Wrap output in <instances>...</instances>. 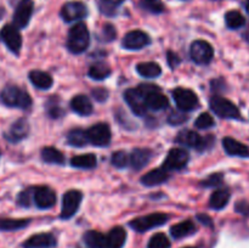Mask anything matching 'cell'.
<instances>
[{
	"label": "cell",
	"mask_w": 249,
	"mask_h": 248,
	"mask_svg": "<svg viewBox=\"0 0 249 248\" xmlns=\"http://www.w3.org/2000/svg\"><path fill=\"white\" fill-rule=\"evenodd\" d=\"M0 100L9 107L27 109L31 107L32 99L28 92L16 85H6L0 92Z\"/></svg>",
	"instance_id": "6da1fadb"
},
{
	"label": "cell",
	"mask_w": 249,
	"mask_h": 248,
	"mask_svg": "<svg viewBox=\"0 0 249 248\" xmlns=\"http://www.w3.org/2000/svg\"><path fill=\"white\" fill-rule=\"evenodd\" d=\"M90 43L89 31L84 23H77L68 32L67 48L72 53H82L88 49Z\"/></svg>",
	"instance_id": "7a4b0ae2"
},
{
	"label": "cell",
	"mask_w": 249,
	"mask_h": 248,
	"mask_svg": "<svg viewBox=\"0 0 249 248\" xmlns=\"http://www.w3.org/2000/svg\"><path fill=\"white\" fill-rule=\"evenodd\" d=\"M211 108L216 116L221 117V118L228 119H240L241 113L240 109L236 107L235 104L230 101V100L225 99L221 96H214L209 102Z\"/></svg>",
	"instance_id": "3957f363"
},
{
	"label": "cell",
	"mask_w": 249,
	"mask_h": 248,
	"mask_svg": "<svg viewBox=\"0 0 249 248\" xmlns=\"http://www.w3.org/2000/svg\"><path fill=\"white\" fill-rule=\"evenodd\" d=\"M169 219V216L164 213H153L148 214V215L140 216V218H136L134 220L130 221V228L134 229L138 232H143V231L151 230L153 228H157V226L163 225L165 224Z\"/></svg>",
	"instance_id": "277c9868"
},
{
	"label": "cell",
	"mask_w": 249,
	"mask_h": 248,
	"mask_svg": "<svg viewBox=\"0 0 249 248\" xmlns=\"http://www.w3.org/2000/svg\"><path fill=\"white\" fill-rule=\"evenodd\" d=\"M0 40L11 53L18 55L22 48V36L15 24H6L0 31Z\"/></svg>",
	"instance_id": "5b68a950"
},
{
	"label": "cell",
	"mask_w": 249,
	"mask_h": 248,
	"mask_svg": "<svg viewBox=\"0 0 249 248\" xmlns=\"http://www.w3.org/2000/svg\"><path fill=\"white\" fill-rule=\"evenodd\" d=\"M213 141L214 139L211 138V136H208V138H202V136H199L194 130H182L177 136V142L185 146H189V147H195L199 151L206 150L208 146H211L213 143Z\"/></svg>",
	"instance_id": "8992f818"
},
{
	"label": "cell",
	"mask_w": 249,
	"mask_h": 248,
	"mask_svg": "<svg viewBox=\"0 0 249 248\" xmlns=\"http://www.w3.org/2000/svg\"><path fill=\"white\" fill-rule=\"evenodd\" d=\"M173 97H174L180 111L191 112L199 106L198 97L192 90L178 88L173 91Z\"/></svg>",
	"instance_id": "52a82bcc"
},
{
	"label": "cell",
	"mask_w": 249,
	"mask_h": 248,
	"mask_svg": "<svg viewBox=\"0 0 249 248\" xmlns=\"http://www.w3.org/2000/svg\"><path fill=\"white\" fill-rule=\"evenodd\" d=\"M88 140L90 143L104 147L111 142V128L107 123H97L87 130Z\"/></svg>",
	"instance_id": "ba28073f"
},
{
	"label": "cell",
	"mask_w": 249,
	"mask_h": 248,
	"mask_svg": "<svg viewBox=\"0 0 249 248\" xmlns=\"http://www.w3.org/2000/svg\"><path fill=\"white\" fill-rule=\"evenodd\" d=\"M124 100L131 111L136 114V116H145L146 111H147V106H146V96L139 88L136 89H129L124 92Z\"/></svg>",
	"instance_id": "9c48e42d"
},
{
	"label": "cell",
	"mask_w": 249,
	"mask_h": 248,
	"mask_svg": "<svg viewBox=\"0 0 249 248\" xmlns=\"http://www.w3.org/2000/svg\"><path fill=\"white\" fill-rule=\"evenodd\" d=\"M191 58L198 65H208L212 61L214 55V50L209 43L204 40H196L192 43L191 50Z\"/></svg>",
	"instance_id": "30bf717a"
},
{
	"label": "cell",
	"mask_w": 249,
	"mask_h": 248,
	"mask_svg": "<svg viewBox=\"0 0 249 248\" xmlns=\"http://www.w3.org/2000/svg\"><path fill=\"white\" fill-rule=\"evenodd\" d=\"M83 195L78 190H70L65 194L62 201V211H61V218L70 219L77 213L78 208L82 202Z\"/></svg>",
	"instance_id": "8fae6325"
},
{
	"label": "cell",
	"mask_w": 249,
	"mask_h": 248,
	"mask_svg": "<svg viewBox=\"0 0 249 248\" xmlns=\"http://www.w3.org/2000/svg\"><path fill=\"white\" fill-rule=\"evenodd\" d=\"M187 162H189V153L184 148H173L168 153L163 163V168L167 170H180L186 167Z\"/></svg>",
	"instance_id": "7c38bea8"
},
{
	"label": "cell",
	"mask_w": 249,
	"mask_h": 248,
	"mask_svg": "<svg viewBox=\"0 0 249 248\" xmlns=\"http://www.w3.org/2000/svg\"><path fill=\"white\" fill-rule=\"evenodd\" d=\"M33 1L32 0H21L16 6L14 14V24L17 28H24L31 21L33 14Z\"/></svg>",
	"instance_id": "4fadbf2b"
},
{
	"label": "cell",
	"mask_w": 249,
	"mask_h": 248,
	"mask_svg": "<svg viewBox=\"0 0 249 248\" xmlns=\"http://www.w3.org/2000/svg\"><path fill=\"white\" fill-rule=\"evenodd\" d=\"M33 199L36 207L40 209H49L55 206L56 195L50 187L39 186L33 189Z\"/></svg>",
	"instance_id": "5bb4252c"
},
{
	"label": "cell",
	"mask_w": 249,
	"mask_h": 248,
	"mask_svg": "<svg viewBox=\"0 0 249 248\" xmlns=\"http://www.w3.org/2000/svg\"><path fill=\"white\" fill-rule=\"evenodd\" d=\"M87 15V6L80 1H70L63 5L62 9H61V17L66 22L78 21V19L84 18Z\"/></svg>",
	"instance_id": "9a60e30c"
},
{
	"label": "cell",
	"mask_w": 249,
	"mask_h": 248,
	"mask_svg": "<svg viewBox=\"0 0 249 248\" xmlns=\"http://www.w3.org/2000/svg\"><path fill=\"white\" fill-rule=\"evenodd\" d=\"M150 43V36L142 31H131L123 38V46L129 50H140Z\"/></svg>",
	"instance_id": "2e32d148"
},
{
	"label": "cell",
	"mask_w": 249,
	"mask_h": 248,
	"mask_svg": "<svg viewBox=\"0 0 249 248\" xmlns=\"http://www.w3.org/2000/svg\"><path fill=\"white\" fill-rule=\"evenodd\" d=\"M56 246V238L53 233L41 232L31 236L23 242V248H53Z\"/></svg>",
	"instance_id": "e0dca14e"
},
{
	"label": "cell",
	"mask_w": 249,
	"mask_h": 248,
	"mask_svg": "<svg viewBox=\"0 0 249 248\" xmlns=\"http://www.w3.org/2000/svg\"><path fill=\"white\" fill-rule=\"evenodd\" d=\"M29 133V124L26 119L21 118L18 121L15 122L11 126H10L9 131L6 133V139L11 142H18V141L23 140L28 136Z\"/></svg>",
	"instance_id": "ac0fdd59"
},
{
	"label": "cell",
	"mask_w": 249,
	"mask_h": 248,
	"mask_svg": "<svg viewBox=\"0 0 249 248\" xmlns=\"http://www.w3.org/2000/svg\"><path fill=\"white\" fill-rule=\"evenodd\" d=\"M169 179V170L165 168H158V169L151 170L147 174L143 175L141 177V182L145 186H156V185H160L165 182Z\"/></svg>",
	"instance_id": "d6986e66"
},
{
	"label": "cell",
	"mask_w": 249,
	"mask_h": 248,
	"mask_svg": "<svg viewBox=\"0 0 249 248\" xmlns=\"http://www.w3.org/2000/svg\"><path fill=\"white\" fill-rule=\"evenodd\" d=\"M126 240V232L122 226H116L106 235L107 248H123Z\"/></svg>",
	"instance_id": "ffe728a7"
},
{
	"label": "cell",
	"mask_w": 249,
	"mask_h": 248,
	"mask_svg": "<svg viewBox=\"0 0 249 248\" xmlns=\"http://www.w3.org/2000/svg\"><path fill=\"white\" fill-rule=\"evenodd\" d=\"M224 148L226 153L230 156H237V157H249V148L241 143L240 141L232 138H225L223 140Z\"/></svg>",
	"instance_id": "44dd1931"
},
{
	"label": "cell",
	"mask_w": 249,
	"mask_h": 248,
	"mask_svg": "<svg viewBox=\"0 0 249 248\" xmlns=\"http://www.w3.org/2000/svg\"><path fill=\"white\" fill-rule=\"evenodd\" d=\"M152 152L147 148H135L130 155V164L133 169L140 170L150 162Z\"/></svg>",
	"instance_id": "7402d4cb"
},
{
	"label": "cell",
	"mask_w": 249,
	"mask_h": 248,
	"mask_svg": "<svg viewBox=\"0 0 249 248\" xmlns=\"http://www.w3.org/2000/svg\"><path fill=\"white\" fill-rule=\"evenodd\" d=\"M71 108L80 116H89L92 112V104L85 95H77L71 101Z\"/></svg>",
	"instance_id": "603a6c76"
},
{
	"label": "cell",
	"mask_w": 249,
	"mask_h": 248,
	"mask_svg": "<svg viewBox=\"0 0 249 248\" xmlns=\"http://www.w3.org/2000/svg\"><path fill=\"white\" fill-rule=\"evenodd\" d=\"M169 101H168L167 96L160 94V90L150 92L146 95V106L147 108L153 109V111H162V109L167 108Z\"/></svg>",
	"instance_id": "cb8c5ba5"
},
{
	"label": "cell",
	"mask_w": 249,
	"mask_h": 248,
	"mask_svg": "<svg viewBox=\"0 0 249 248\" xmlns=\"http://www.w3.org/2000/svg\"><path fill=\"white\" fill-rule=\"evenodd\" d=\"M29 80L36 88L41 90L50 89L53 85V78L49 73L43 72V71H32L28 74Z\"/></svg>",
	"instance_id": "d4e9b609"
},
{
	"label": "cell",
	"mask_w": 249,
	"mask_h": 248,
	"mask_svg": "<svg viewBox=\"0 0 249 248\" xmlns=\"http://www.w3.org/2000/svg\"><path fill=\"white\" fill-rule=\"evenodd\" d=\"M84 242L88 248H107L106 246V235L99 232V231L90 230L84 233Z\"/></svg>",
	"instance_id": "484cf974"
},
{
	"label": "cell",
	"mask_w": 249,
	"mask_h": 248,
	"mask_svg": "<svg viewBox=\"0 0 249 248\" xmlns=\"http://www.w3.org/2000/svg\"><path fill=\"white\" fill-rule=\"evenodd\" d=\"M195 230H196L195 224L192 223L191 220H185L179 224H175L174 226H172V229H170V233H172L173 237L179 240V238L186 237V236L194 233Z\"/></svg>",
	"instance_id": "4316f807"
},
{
	"label": "cell",
	"mask_w": 249,
	"mask_h": 248,
	"mask_svg": "<svg viewBox=\"0 0 249 248\" xmlns=\"http://www.w3.org/2000/svg\"><path fill=\"white\" fill-rule=\"evenodd\" d=\"M229 199H230V192L228 190H216L209 198V206L215 211H220L225 208L226 204L229 203Z\"/></svg>",
	"instance_id": "83f0119b"
},
{
	"label": "cell",
	"mask_w": 249,
	"mask_h": 248,
	"mask_svg": "<svg viewBox=\"0 0 249 248\" xmlns=\"http://www.w3.org/2000/svg\"><path fill=\"white\" fill-rule=\"evenodd\" d=\"M96 156L92 153H87V155L75 156L71 159V165L74 168H80V169H91L96 167Z\"/></svg>",
	"instance_id": "f1b7e54d"
},
{
	"label": "cell",
	"mask_w": 249,
	"mask_h": 248,
	"mask_svg": "<svg viewBox=\"0 0 249 248\" xmlns=\"http://www.w3.org/2000/svg\"><path fill=\"white\" fill-rule=\"evenodd\" d=\"M29 219L0 218V231H16L29 225Z\"/></svg>",
	"instance_id": "f546056e"
},
{
	"label": "cell",
	"mask_w": 249,
	"mask_h": 248,
	"mask_svg": "<svg viewBox=\"0 0 249 248\" xmlns=\"http://www.w3.org/2000/svg\"><path fill=\"white\" fill-rule=\"evenodd\" d=\"M136 71L140 75L145 78H157L162 73V68L156 62H142L139 63Z\"/></svg>",
	"instance_id": "4dcf8cb0"
},
{
	"label": "cell",
	"mask_w": 249,
	"mask_h": 248,
	"mask_svg": "<svg viewBox=\"0 0 249 248\" xmlns=\"http://www.w3.org/2000/svg\"><path fill=\"white\" fill-rule=\"evenodd\" d=\"M41 159L48 164H62L65 162V156L53 147H44L41 150Z\"/></svg>",
	"instance_id": "1f68e13d"
},
{
	"label": "cell",
	"mask_w": 249,
	"mask_h": 248,
	"mask_svg": "<svg viewBox=\"0 0 249 248\" xmlns=\"http://www.w3.org/2000/svg\"><path fill=\"white\" fill-rule=\"evenodd\" d=\"M67 141L71 146H74V147H83L89 143L87 131L79 128L72 129L67 134Z\"/></svg>",
	"instance_id": "d6a6232c"
},
{
	"label": "cell",
	"mask_w": 249,
	"mask_h": 248,
	"mask_svg": "<svg viewBox=\"0 0 249 248\" xmlns=\"http://www.w3.org/2000/svg\"><path fill=\"white\" fill-rule=\"evenodd\" d=\"M111 74V68L104 62L94 63L91 67L89 68V77L95 80H104Z\"/></svg>",
	"instance_id": "836d02e7"
},
{
	"label": "cell",
	"mask_w": 249,
	"mask_h": 248,
	"mask_svg": "<svg viewBox=\"0 0 249 248\" xmlns=\"http://www.w3.org/2000/svg\"><path fill=\"white\" fill-rule=\"evenodd\" d=\"M125 0H100L99 9L106 16H114Z\"/></svg>",
	"instance_id": "e575fe53"
},
{
	"label": "cell",
	"mask_w": 249,
	"mask_h": 248,
	"mask_svg": "<svg viewBox=\"0 0 249 248\" xmlns=\"http://www.w3.org/2000/svg\"><path fill=\"white\" fill-rule=\"evenodd\" d=\"M225 22L228 24L229 28L237 29L241 28L242 26H245L246 18L243 17V15L241 14L237 10H232V11H229L225 15Z\"/></svg>",
	"instance_id": "d590c367"
},
{
	"label": "cell",
	"mask_w": 249,
	"mask_h": 248,
	"mask_svg": "<svg viewBox=\"0 0 249 248\" xmlns=\"http://www.w3.org/2000/svg\"><path fill=\"white\" fill-rule=\"evenodd\" d=\"M46 112L51 118H60L63 116V108L60 97L53 96L46 102Z\"/></svg>",
	"instance_id": "8d00e7d4"
},
{
	"label": "cell",
	"mask_w": 249,
	"mask_h": 248,
	"mask_svg": "<svg viewBox=\"0 0 249 248\" xmlns=\"http://www.w3.org/2000/svg\"><path fill=\"white\" fill-rule=\"evenodd\" d=\"M147 248H170V241L164 233H156L148 241Z\"/></svg>",
	"instance_id": "74e56055"
},
{
	"label": "cell",
	"mask_w": 249,
	"mask_h": 248,
	"mask_svg": "<svg viewBox=\"0 0 249 248\" xmlns=\"http://www.w3.org/2000/svg\"><path fill=\"white\" fill-rule=\"evenodd\" d=\"M140 5L152 14H160L164 11V4L162 0H140Z\"/></svg>",
	"instance_id": "f35d334b"
},
{
	"label": "cell",
	"mask_w": 249,
	"mask_h": 248,
	"mask_svg": "<svg viewBox=\"0 0 249 248\" xmlns=\"http://www.w3.org/2000/svg\"><path fill=\"white\" fill-rule=\"evenodd\" d=\"M111 162L116 168H125L130 163V156L126 155L124 151H117L112 155Z\"/></svg>",
	"instance_id": "ab89813d"
},
{
	"label": "cell",
	"mask_w": 249,
	"mask_h": 248,
	"mask_svg": "<svg viewBox=\"0 0 249 248\" xmlns=\"http://www.w3.org/2000/svg\"><path fill=\"white\" fill-rule=\"evenodd\" d=\"M214 125L213 117L209 113H202L198 118L196 119V126L199 129H208Z\"/></svg>",
	"instance_id": "60d3db41"
},
{
	"label": "cell",
	"mask_w": 249,
	"mask_h": 248,
	"mask_svg": "<svg viewBox=\"0 0 249 248\" xmlns=\"http://www.w3.org/2000/svg\"><path fill=\"white\" fill-rule=\"evenodd\" d=\"M187 121V116L185 114L184 111L181 112H172L170 116L168 117V122H169L172 125H180L184 122Z\"/></svg>",
	"instance_id": "b9f144b4"
},
{
	"label": "cell",
	"mask_w": 249,
	"mask_h": 248,
	"mask_svg": "<svg viewBox=\"0 0 249 248\" xmlns=\"http://www.w3.org/2000/svg\"><path fill=\"white\" fill-rule=\"evenodd\" d=\"M33 198V189L31 190H24L19 194L18 196V204L22 207H29L31 206V201Z\"/></svg>",
	"instance_id": "7bdbcfd3"
},
{
	"label": "cell",
	"mask_w": 249,
	"mask_h": 248,
	"mask_svg": "<svg viewBox=\"0 0 249 248\" xmlns=\"http://www.w3.org/2000/svg\"><path fill=\"white\" fill-rule=\"evenodd\" d=\"M221 181H223V175H221L220 173H216V174L211 175V177H207L206 180H203V181H202V186H218V185L221 184Z\"/></svg>",
	"instance_id": "ee69618b"
},
{
	"label": "cell",
	"mask_w": 249,
	"mask_h": 248,
	"mask_svg": "<svg viewBox=\"0 0 249 248\" xmlns=\"http://www.w3.org/2000/svg\"><path fill=\"white\" fill-rule=\"evenodd\" d=\"M117 35V31L114 29V27L112 24H106L104 27V31H102V36L106 41H111L116 38Z\"/></svg>",
	"instance_id": "f6af8a7d"
},
{
	"label": "cell",
	"mask_w": 249,
	"mask_h": 248,
	"mask_svg": "<svg viewBox=\"0 0 249 248\" xmlns=\"http://www.w3.org/2000/svg\"><path fill=\"white\" fill-rule=\"evenodd\" d=\"M92 96L95 97V100H97V101L100 102H104L106 101L107 97H108V91H107L106 89H104V88H96V89L92 90Z\"/></svg>",
	"instance_id": "bcb514c9"
},
{
	"label": "cell",
	"mask_w": 249,
	"mask_h": 248,
	"mask_svg": "<svg viewBox=\"0 0 249 248\" xmlns=\"http://www.w3.org/2000/svg\"><path fill=\"white\" fill-rule=\"evenodd\" d=\"M235 209H236V212H238V213L247 215V214H249V203L247 201L237 202L235 206Z\"/></svg>",
	"instance_id": "7dc6e473"
},
{
	"label": "cell",
	"mask_w": 249,
	"mask_h": 248,
	"mask_svg": "<svg viewBox=\"0 0 249 248\" xmlns=\"http://www.w3.org/2000/svg\"><path fill=\"white\" fill-rule=\"evenodd\" d=\"M167 58H168V62H169L170 67H172V68L177 67V66L180 63L179 56H178L175 53H173V51H169V53H168Z\"/></svg>",
	"instance_id": "c3c4849f"
},
{
	"label": "cell",
	"mask_w": 249,
	"mask_h": 248,
	"mask_svg": "<svg viewBox=\"0 0 249 248\" xmlns=\"http://www.w3.org/2000/svg\"><path fill=\"white\" fill-rule=\"evenodd\" d=\"M197 218H198V220L201 221L202 224H204V225H208V226L213 225V221H212V219L209 218L208 215H206V214H203V215H202V214H199Z\"/></svg>",
	"instance_id": "681fc988"
},
{
	"label": "cell",
	"mask_w": 249,
	"mask_h": 248,
	"mask_svg": "<svg viewBox=\"0 0 249 248\" xmlns=\"http://www.w3.org/2000/svg\"><path fill=\"white\" fill-rule=\"evenodd\" d=\"M5 15V10L2 9V7H0V18H1L2 16H4Z\"/></svg>",
	"instance_id": "f907efd6"
},
{
	"label": "cell",
	"mask_w": 249,
	"mask_h": 248,
	"mask_svg": "<svg viewBox=\"0 0 249 248\" xmlns=\"http://www.w3.org/2000/svg\"><path fill=\"white\" fill-rule=\"evenodd\" d=\"M246 9H247V11L249 12V0H247V2H246Z\"/></svg>",
	"instance_id": "816d5d0a"
},
{
	"label": "cell",
	"mask_w": 249,
	"mask_h": 248,
	"mask_svg": "<svg viewBox=\"0 0 249 248\" xmlns=\"http://www.w3.org/2000/svg\"><path fill=\"white\" fill-rule=\"evenodd\" d=\"M185 248H196V247H185Z\"/></svg>",
	"instance_id": "f5cc1de1"
},
{
	"label": "cell",
	"mask_w": 249,
	"mask_h": 248,
	"mask_svg": "<svg viewBox=\"0 0 249 248\" xmlns=\"http://www.w3.org/2000/svg\"><path fill=\"white\" fill-rule=\"evenodd\" d=\"M185 1H186V0H185Z\"/></svg>",
	"instance_id": "db71d44e"
}]
</instances>
